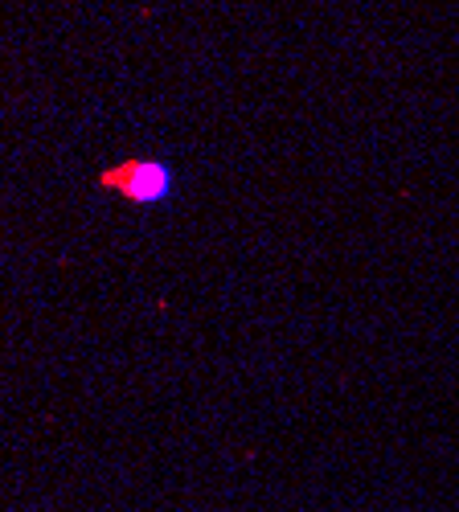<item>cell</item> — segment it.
I'll use <instances>...</instances> for the list:
<instances>
[{
    "label": "cell",
    "instance_id": "1",
    "mask_svg": "<svg viewBox=\"0 0 459 512\" xmlns=\"http://www.w3.org/2000/svg\"><path fill=\"white\" fill-rule=\"evenodd\" d=\"M103 181L115 185L123 197H132V201H164L173 193L169 164H156V160H132V164L115 168V173H107Z\"/></svg>",
    "mask_w": 459,
    "mask_h": 512
}]
</instances>
